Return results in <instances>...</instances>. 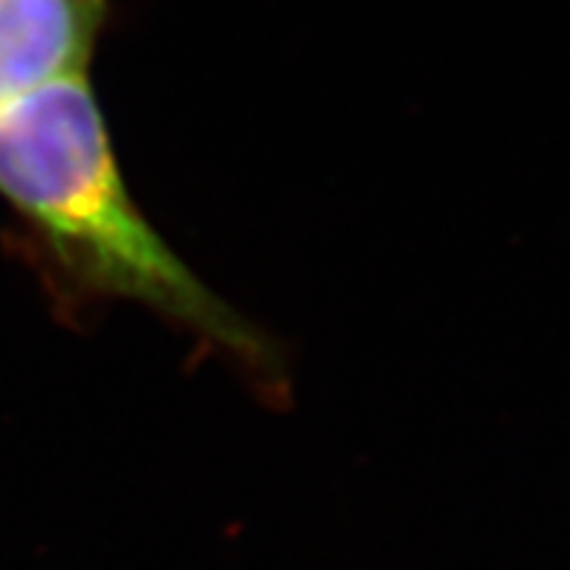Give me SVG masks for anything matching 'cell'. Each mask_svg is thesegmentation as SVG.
<instances>
[{
    "label": "cell",
    "mask_w": 570,
    "mask_h": 570,
    "mask_svg": "<svg viewBox=\"0 0 570 570\" xmlns=\"http://www.w3.org/2000/svg\"><path fill=\"white\" fill-rule=\"evenodd\" d=\"M0 195L79 293L128 298L273 371V342L212 293L142 215L87 76L52 81L0 110Z\"/></svg>",
    "instance_id": "obj_1"
},
{
    "label": "cell",
    "mask_w": 570,
    "mask_h": 570,
    "mask_svg": "<svg viewBox=\"0 0 570 570\" xmlns=\"http://www.w3.org/2000/svg\"><path fill=\"white\" fill-rule=\"evenodd\" d=\"M105 18L108 0H0V110L85 76Z\"/></svg>",
    "instance_id": "obj_2"
}]
</instances>
